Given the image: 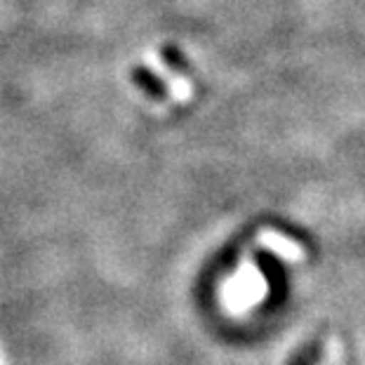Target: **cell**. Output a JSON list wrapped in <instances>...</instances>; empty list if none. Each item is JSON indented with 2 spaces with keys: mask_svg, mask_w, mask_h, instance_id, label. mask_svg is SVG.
<instances>
[{
  "mask_svg": "<svg viewBox=\"0 0 365 365\" xmlns=\"http://www.w3.org/2000/svg\"><path fill=\"white\" fill-rule=\"evenodd\" d=\"M255 264L262 269V274L264 278L274 285L276 281H281V278H285L283 274V269H281V264H278V257L274 252H269V250H257V255H255Z\"/></svg>",
  "mask_w": 365,
  "mask_h": 365,
  "instance_id": "3",
  "label": "cell"
},
{
  "mask_svg": "<svg viewBox=\"0 0 365 365\" xmlns=\"http://www.w3.org/2000/svg\"><path fill=\"white\" fill-rule=\"evenodd\" d=\"M160 61L165 64L170 71L177 73V76H186L191 71V64L189 59L184 57V52L180 48H175V45H163L160 52H158Z\"/></svg>",
  "mask_w": 365,
  "mask_h": 365,
  "instance_id": "2",
  "label": "cell"
},
{
  "mask_svg": "<svg viewBox=\"0 0 365 365\" xmlns=\"http://www.w3.org/2000/svg\"><path fill=\"white\" fill-rule=\"evenodd\" d=\"M130 78L144 95H149L151 99H168V95H170L168 83L163 81L160 76L153 73L149 66H132Z\"/></svg>",
  "mask_w": 365,
  "mask_h": 365,
  "instance_id": "1",
  "label": "cell"
}]
</instances>
